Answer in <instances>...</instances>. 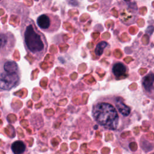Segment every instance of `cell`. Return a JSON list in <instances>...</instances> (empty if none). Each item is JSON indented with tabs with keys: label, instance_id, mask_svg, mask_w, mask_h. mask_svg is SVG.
<instances>
[{
	"label": "cell",
	"instance_id": "1",
	"mask_svg": "<svg viewBox=\"0 0 154 154\" xmlns=\"http://www.w3.org/2000/svg\"><path fill=\"white\" fill-rule=\"evenodd\" d=\"M131 108L121 96L108 94L98 97L93 103L91 115L95 122L109 131H120L129 123Z\"/></svg>",
	"mask_w": 154,
	"mask_h": 154
},
{
	"label": "cell",
	"instance_id": "2",
	"mask_svg": "<svg viewBox=\"0 0 154 154\" xmlns=\"http://www.w3.org/2000/svg\"><path fill=\"white\" fill-rule=\"evenodd\" d=\"M22 35L27 53L36 60L43 59L48 49V43L32 19H28L23 23Z\"/></svg>",
	"mask_w": 154,
	"mask_h": 154
},
{
	"label": "cell",
	"instance_id": "3",
	"mask_svg": "<svg viewBox=\"0 0 154 154\" xmlns=\"http://www.w3.org/2000/svg\"><path fill=\"white\" fill-rule=\"evenodd\" d=\"M21 71L17 63L6 58L0 60V91H9L19 85Z\"/></svg>",
	"mask_w": 154,
	"mask_h": 154
},
{
	"label": "cell",
	"instance_id": "4",
	"mask_svg": "<svg viewBox=\"0 0 154 154\" xmlns=\"http://www.w3.org/2000/svg\"><path fill=\"white\" fill-rule=\"evenodd\" d=\"M37 24L39 28L44 32L54 33L60 29L61 20L57 15L45 13L41 14L37 17Z\"/></svg>",
	"mask_w": 154,
	"mask_h": 154
},
{
	"label": "cell",
	"instance_id": "5",
	"mask_svg": "<svg viewBox=\"0 0 154 154\" xmlns=\"http://www.w3.org/2000/svg\"><path fill=\"white\" fill-rule=\"evenodd\" d=\"M16 39L10 31H0V56L7 57L14 51Z\"/></svg>",
	"mask_w": 154,
	"mask_h": 154
},
{
	"label": "cell",
	"instance_id": "6",
	"mask_svg": "<svg viewBox=\"0 0 154 154\" xmlns=\"http://www.w3.org/2000/svg\"><path fill=\"white\" fill-rule=\"evenodd\" d=\"M154 82V75L152 72H150L144 75L141 79V85L145 94L148 96L153 99V86Z\"/></svg>",
	"mask_w": 154,
	"mask_h": 154
},
{
	"label": "cell",
	"instance_id": "7",
	"mask_svg": "<svg viewBox=\"0 0 154 154\" xmlns=\"http://www.w3.org/2000/svg\"><path fill=\"white\" fill-rule=\"evenodd\" d=\"M128 66L121 61L114 63L111 67L112 75L116 79H120L126 78L128 75Z\"/></svg>",
	"mask_w": 154,
	"mask_h": 154
},
{
	"label": "cell",
	"instance_id": "8",
	"mask_svg": "<svg viewBox=\"0 0 154 154\" xmlns=\"http://www.w3.org/2000/svg\"><path fill=\"white\" fill-rule=\"evenodd\" d=\"M26 149V144L21 140L14 141L11 145V149L14 154H21L25 152Z\"/></svg>",
	"mask_w": 154,
	"mask_h": 154
},
{
	"label": "cell",
	"instance_id": "9",
	"mask_svg": "<svg viewBox=\"0 0 154 154\" xmlns=\"http://www.w3.org/2000/svg\"><path fill=\"white\" fill-rule=\"evenodd\" d=\"M108 45V43L105 41H102V42H100L99 43H98L96 45V48L94 49V53H95L96 55L98 57L101 56L103 52L104 49L106 48V46Z\"/></svg>",
	"mask_w": 154,
	"mask_h": 154
}]
</instances>
